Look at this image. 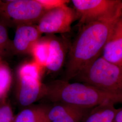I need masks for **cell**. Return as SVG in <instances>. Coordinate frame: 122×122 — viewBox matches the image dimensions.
Wrapping results in <instances>:
<instances>
[{"label": "cell", "mask_w": 122, "mask_h": 122, "mask_svg": "<svg viewBox=\"0 0 122 122\" xmlns=\"http://www.w3.org/2000/svg\"><path fill=\"white\" fill-rule=\"evenodd\" d=\"M121 14L81 27L69 49L64 80L69 81L74 79L84 68L101 56L113 25Z\"/></svg>", "instance_id": "6da1fadb"}, {"label": "cell", "mask_w": 122, "mask_h": 122, "mask_svg": "<svg viewBox=\"0 0 122 122\" xmlns=\"http://www.w3.org/2000/svg\"><path fill=\"white\" fill-rule=\"evenodd\" d=\"M44 97L53 103L92 109L108 103H122V96L110 94L81 82L55 80L45 85Z\"/></svg>", "instance_id": "7a4b0ae2"}, {"label": "cell", "mask_w": 122, "mask_h": 122, "mask_svg": "<svg viewBox=\"0 0 122 122\" xmlns=\"http://www.w3.org/2000/svg\"><path fill=\"white\" fill-rule=\"evenodd\" d=\"M74 79L110 94L122 96V67L101 56L87 66Z\"/></svg>", "instance_id": "3957f363"}, {"label": "cell", "mask_w": 122, "mask_h": 122, "mask_svg": "<svg viewBox=\"0 0 122 122\" xmlns=\"http://www.w3.org/2000/svg\"><path fill=\"white\" fill-rule=\"evenodd\" d=\"M47 11L38 0L0 1L1 21L18 25L38 23Z\"/></svg>", "instance_id": "277c9868"}, {"label": "cell", "mask_w": 122, "mask_h": 122, "mask_svg": "<svg viewBox=\"0 0 122 122\" xmlns=\"http://www.w3.org/2000/svg\"><path fill=\"white\" fill-rule=\"evenodd\" d=\"M80 27L89 23L108 19L122 13V0H71Z\"/></svg>", "instance_id": "5b68a950"}, {"label": "cell", "mask_w": 122, "mask_h": 122, "mask_svg": "<svg viewBox=\"0 0 122 122\" xmlns=\"http://www.w3.org/2000/svg\"><path fill=\"white\" fill-rule=\"evenodd\" d=\"M76 20L75 10L65 5L46 11L37 27L42 34L66 33L70 32L71 25Z\"/></svg>", "instance_id": "8992f818"}, {"label": "cell", "mask_w": 122, "mask_h": 122, "mask_svg": "<svg viewBox=\"0 0 122 122\" xmlns=\"http://www.w3.org/2000/svg\"><path fill=\"white\" fill-rule=\"evenodd\" d=\"M16 97L22 106L27 107L44 97L45 84L41 80L28 76H17Z\"/></svg>", "instance_id": "52a82bcc"}, {"label": "cell", "mask_w": 122, "mask_h": 122, "mask_svg": "<svg viewBox=\"0 0 122 122\" xmlns=\"http://www.w3.org/2000/svg\"><path fill=\"white\" fill-rule=\"evenodd\" d=\"M42 35L34 24L18 25L14 39L11 41L10 51L18 54H30L32 47Z\"/></svg>", "instance_id": "ba28073f"}, {"label": "cell", "mask_w": 122, "mask_h": 122, "mask_svg": "<svg viewBox=\"0 0 122 122\" xmlns=\"http://www.w3.org/2000/svg\"><path fill=\"white\" fill-rule=\"evenodd\" d=\"M101 56L122 67V14L114 24Z\"/></svg>", "instance_id": "9c48e42d"}, {"label": "cell", "mask_w": 122, "mask_h": 122, "mask_svg": "<svg viewBox=\"0 0 122 122\" xmlns=\"http://www.w3.org/2000/svg\"><path fill=\"white\" fill-rule=\"evenodd\" d=\"M49 48L45 68L49 71L56 72L60 70L65 61L67 47L63 40L55 36H48Z\"/></svg>", "instance_id": "30bf717a"}, {"label": "cell", "mask_w": 122, "mask_h": 122, "mask_svg": "<svg viewBox=\"0 0 122 122\" xmlns=\"http://www.w3.org/2000/svg\"><path fill=\"white\" fill-rule=\"evenodd\" d=\"M49 106H29L15 115L13 122H50L48 117Z\"/></svg>", "instance_id": "8fae6325"}, {"label": "cell", "mask_w": 122, "mask_h": 122, "mask_svg": "<svg viewBox=\"0 0 122 122\" xmlns=\"http://www.w3.org/2000/svg\"><path fill=\"white\" fill-rule=\"evenodd\" d=\"M49 48L48 37H41L35 43L31 50V55L35 61L43 68H45L48 58Z\"/></svg>", "instance_id": "7c38bea8"}, {"label": "cell", "mask_w": 122, "mask_h": 122, "mask_svg": "<svg viewBox=\"0 0 122 122\" xmlns=\"http://www.w3.org/2000/svg\"><path fill=\"white\" fill-rule=\"evenodd\" d=\"M12 80V74L8 63L0 59V103L6 100Z\"/></svg>", "instance_id": "4fadbf2b"}, {"label": "cell", "mask_w": 122, "mask_h": 122, "mask_svg": "<svg viewBox=\"0 0 122 122\" xmlns=\"http://www.w3.org/2000/svg\"><path fill=\"white\" fill-rule=\"evenodd\" d=\"M91 109L70 106L69 109L61 116L52 122H81Z\"/></svg>", "instance_id": "5bb4252c"}, {"label": "cell", "mask_w": 122, "mask_h": 122, "mask_svg": "<svg viewBox=\"0 0 122 122\" xmlns=\"http://www.w3.org/2000/svg\"><path fill=\"white\" fill-rule=\"evenodd\" d=\"M43 69L35 61H28L18 68L16 75L17 76H28L41 80Z\"/></svg>", "instance_id": "9a60e30c"}, {"label": "cell", "mask_w": 122, "mask_h": 122, "mask_svg": "<svg viewBox=\"0 0 122 122\" xmlns=\"http://www.w3.org/2000/svg\"><path fill=\"white\" fill-rule=\"evenodd\" d=\"M10 45L6 25L0 20V59H2L5 52L10 51Z\"/></svg>", "instance_id": "2e32d148"}, {"label": "cell", "mask_w": 122, "mask_h": 122, "mask_svg": "<svg viewBox=\"0 0 122 122\" xmlns=\"http://www.w3.org/2000/svg\"><path fill=\"white\" fill-rule=\"evenodd\" d=\"M115 104L108 103L103 104L100 113V122H113L119 109L114 107Z\"/></svg>", "instance_id": "e0dca14e"}, {"label": "cell", "mask_w": 122, "mask_h": 122, "mask_svg": "<svg viewBox=\"0 0 122 122\" xmlns=\"http://www.w3.org/2000/svg\"><path fill=\"white\" fill-rule=\"evenodd\" d=\"M15 115L10 104L6 100L0 104V122H13Z\"/></svg>", "instance_id": "ac0fdd59"}, {"label": "cell", "mask_w": 122, "mask_h": 122, "mask_svg": "<svg viewBox=\"0 0 122 122\" xmlns=\"http://www.w3.org/2000/svg\"><path fill=\"white\" fill-rule=\"evenodd\" d=\"M47 11L67 5L70 1L66 0H38Z\"/></svg>", "instance_id": "d6986e66"}, {"label": "cell", "mask_w": 122, "mask_h": 122, "mask_svg": "<svg viewBox=\"0 0 122 122\" xmlns=\"http://www.w3.org/2000/svg\"><path fill=\"white\" fill-rule=\"evenodd\" d=\"M103 105H100L91 109L83 118L81 122H100V112Z\"/></svg>", "instance_id": "ffe728a7"}, {"label": "cell", "mask_w": 122, "mask_h": 122, "mask_svg": "<svg viewBox=\"0 0 122 122\" xmlns=\"http://www.w3.org/2000/svg\"><path fill=\"white\" fill-rule=\"evenodd\" d=\"M113 122H122V108L118 109L114 118Z\"/></svg>", "instance_id": "44dd1931"}, {"label": "cell", "mask_w": 122, "mask_h": 122, "mask_svg": "<svg viewBox=\"0 0 122 122\" xmlns=\"http://www.w3.org/2000/svg\"></svg>", "instance_id": "7402d4cb"}]
</instances>
